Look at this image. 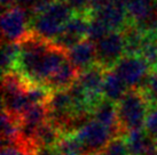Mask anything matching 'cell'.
I'll use <instances>...</instances> for the list:
<instances>
[{"mask_svg":"<svg viewBox=\"0 0 157 155\" xmlns=\"http://www.w3.org/2000/svg\"><path fill=\"white\" fill-rule=\"evenodd\" d=\"M151 108L148 99L140 89H130L117 104L118 119L123 135L144 130V122Z\"/></svg>","mask_w":157,"mask_h":155,"instance_id":"1","label":"cell"},{"mask_svg":"<svg viewBox=\"0 0 157 155\" xmlns=\"http://www.w3.org/2000/svg\"><path fill=\"white\" fill-rule=\"evenodd\" d=\"M74 15L67 2L54 1L44 13L31 18V32L47 41H53L61 34Z\"/></svg>","mask_w":157,"mask_h":155,"instance_id":"2","label":"cell"},{"mask_svg":"<svg viewBox=\"0 0 157 155\" xmlns=\"http://www.w3.org/2000/svg\"><path fill=\"white\" fill-rule=\"evenodd\" d=\"M30 82L16 72L4 74L2 78V106L4 111L20 116L30 105L28 99V88Z\"/></svg>","mask_w":157,"mask_h":155,"instance_id":"3","label":"cell"},{"mask_svg":"<svg viewBox=\"0 0 157 155\" xmlns=\"http://www.w3.org/2000/svg\"><path fill=\"white\" fill-rule=\"evenodd\" d=\"M31 17L25 9L13 6L5 9L1 16V32L4 42L20 43L31 32Z\"/></svg>","mask_w":157,"mask_h":155,"instance_id":"4","label":"cell"},{"mask_svg":"<svg viewBox=\"0 0 157 155\" xmlns=\"http://www.w3.org/2000/svg\"><path fill=\"white\" fill-rule=\"evenodd\" d=\"M87 154H100L113 138L108 128L94 119L82 122L74 131Z\"/></svg>","mask_w":157,"mask_h":155,"instance_id":"5","label":"cell"},{"mask_svg":"<svg viewBox=\"0 0 157 155\" xmlns=\"http://www.w3.org/2000/svg\"><path fill=\"white\" fill-rule=\"evenodd\" d=\"M96 64L105 71L113 70L123 57L126 55L125 39L123 31H111L95 43Z\"/></svg>","mask_w":157,"mask_h":155,"instance_id":"6","label":"cell"},{"mask_svg":"<svg viewBox=\"0 0 157 155\" xmlns=\"http://www.w3.org/2000/svg\"><path fill=\"white\" fill-rule=\"evenodd\" d=\"M113 70L122 78L128 89H140L151 72L147 62L141 56L134 55H125Z\"/></svg>","mask_w":157,"mask_h":155,"instance_id":"7","label":"cell"},{"mask_svg":"<svg viewBox=\"0 0 157 155\" xmlns=\"http://www.w3.org/2000/svg\"><path fill=\"white\" fill-rule=\"evenodd\" d=\"M91 16L85 15H74L66 24L62 33L52 42L57 47L68 52L75 45L87 39V31Z\"/></svg>","mask_w":157,"mask_h":155,"instance_id":"8","label":"cell"},{"mask_svg":"<svg viewBox=\"0 0 157 155\" xmlns=\"http://www.w3.org/2000/svg\"><path fill=\"white\" fill-rule=\"evenodd\" d=\"M105 70L100 65L95 64L88 70L79 73L78 83L83 87L87 94L88 100L91 104L92 112L95 106L103 99V81H105Z\"/></svg>","mask_w":157,"mask_h":155,"instance_id":"9","label":"cell"},{"mask_svg":"<svg viewBox=\"0 0 157 155\" xmlns=\"http://www.w3.org/2000/svg\"><path fill=\"white\" fill-rule=\"evenodd\" d=\"M93 17L105 23L110 31H124L130 25V18L125 2H110L98 8Z\"/></svg>","mask_w":157,"mask_h":155,"instance_id":"10","label":"cell"},{"mask_svg":"<svg viewBox=\"0 0 157 155\" xmlns=\"http://www.w3.org/2000/svg\"><path fill=\"white\" fill-rule=\"evenodd\" d=\"M67 52L70 63L77 69L79 73L96 64L95 43L88 39H84L83 41L75 45Z\"/></svg>","mask_w":157,"mask_h":155,"instance_id":"11","label":"cell"},{"mask_svg":"<svg viewBox=\"0 0 157 155\" xmlns=\"http://www.w3.org/2000/svg\"><path fill=\"white\" fill-rule=\"evenodd\" d=\"M92 116L94 120L100 122L105 128H108L115 138L124 137L121 129V124H119V119H118L117 104L103 98L93 110Z\"/></svg>","mask_w":157,"mask_h":155,"instance_id":"12","label":"cell"},{"mask_svg":"<svg viewBox=\"0 0 157 155\" xmlns=\"http://www.w3.org/2000/svg\"><path fill=\"white\" fill-rule=\"evenodd\" d=\"M79 72L74 65L70 63L69 58L54 72L52 77L48 79L46 88L51 91L68 90L75 82L78 80Z\"/></svg>","mask_w":157,"mask_h":155,"instance_id":"13","label":"cell"},{"mask_svg":"<svg viewBox=\"0 0 157 155\" xmlns=\"http://www.w3.org/2000/svg\"><path fill=\"white\" fill-rule=\"evenodd\" d=\"M130 155H153L157 142L146 134L144 130H136L124 136Z\"/></svg>","mask_w":157,"mask_h":155,"instance_id":"14","label":"cell"},{"mask_svg":"<svg viewBox=\"0 0 157 155\" xmlns=\"http://www.w3.org/2000/svg\"><path fill=\"white\" fill-rule=\"evenodd\" d=\"M128 90L130 89L126 83L113 70L105 71L103 81V98L118 104Z\"/></svg>","mask_w":157,"mask_h":155,"instance_id":"15","label":"cell"},{"mask_svg":"<svg viewBox=\"0 0 157 155\" xmlns=\"http://www.w3.org/2000/svg\"><path fill=\"white\" fill-rule=\"evenodd\" d=\"M1 137L2 146L22 142L21 132V120L17 116L2 110L1 114Z\"/></svg>","mask_w":157,"mask_h":155,"instance_id":"16","label":"cell"},{"mask_svg":"<svg viewBox=\"0 0 157 155\" xmlns=\"http://www.w3.org/2000/svg\"><path fill=\"white\" fill-rule=\"evenodd\" d=\"M62 136H63L62 131L56 125L51 123L49 121H46L36 131V135L33 137V145L36 146V148L38 147L55 148Z\"/></svg>","mask_w":157,"mask_h":155,"instance_id":"17","label":"cell"},{"mask_svg":"<svg viewBox=\"0 0 157 155\" xmlns=\"http://www.w3.org/2000/svg\"><path fill=\"white\" fill-rule=\"evenodd\" d=\"M124 39H125V49L126 55H134L139 56L141 48L144 46V42L147 38V33H144L142 30H140L138 26L130 24L125 30L123 31Z\"/></svg>","mask_w":157,"mask_h":155,"instance_id":"18","label":"cell"},{"mask_svg":"<svg viewBox=\"0 0 157 155\" xmlns=\"http://www.w3.org/2000/svg\"><path fill=\"white\" fill-rule=\"evenodd\" d=\"M20 43L4 42L2 43V57H1V67L4 74L15 72L20 58Z\"/></svg>","mask_w":157,"mask_h":155,"instance_id":"19","label":"cell"},{"mask_svg":"<svg viewBox=\"0 0 157 155\" xmlns=\"http://www.w3.org/2000/svg\"><path fill=\"white\" fill-rule=\"evenodd\" d=\"M56 151L61 155H86V151L77 136L72 134H64L56 145Z\"/></svg>","mask_w":157,"mask_h":155,"instance_id":"20","label":"cell"},{"mask_svg":"<svg viewBox=\"0 0 157 155\" xmlns=\"http://www.w3.org/2000/svg\"><path fill=\"white\" fill-rule=\"evenodd\" d=\"M139 56L147 62L151 71L157 70V39L154 35H147Z\"/></svg>","mask_w":157,"mask_h":155,"instance_id":"21","label":"cell"},{"mask_svg":"<svg viewBox=\"0 0 157 155\" xmlns=\"http://www.w3.org/2000/svg\"><path fill=\"white\" fill-rule=\"evenodd\" d=\"M151 107H157V70L151 71L144 86L140 88Z\"/></svg>","mask_w":157,"mask_h":155,"instance_id":"22","label":"cell"},{"mask_svg":"<svg viewBox=\"0 0 157 155\" xmlns=\"http://www.w3.org/2000/svg\"><path fill=\"white\" fill-rule=\"evenodd\" d=\"M111 31L107 27L105 23H102L100 20L93 17L92 16L91 21H90V25H88L87 31V39L93 41L94 43L99 42L101 39H103L105 35L108 34Z\"/></svg>","mask_w":157,"mask_h":155,"instance_id":"23","label":"cell"},{"mask_svg":"<svg viewBox=\"0 0 157 155\" xmlns=\"http://www.w3.org/2000/svg\"><path fill=\"white\" fill-rule=\"evenodd\" d=\"M36 146L24 140L16 144L2 146L1 155H35Z\"/></svg>","mask_w":157,"mask_h":155,"instance_id":"24","label":"cell"},{"mask_svg":"<svg viewBox=\"0 0 157 155\" xmlns=\"http://www.w3.org/2000/svg\"><path fill=\"white\" fill-rule=\"evenodd\" d=\"M99 155H130L124 137H116L107 145Z\"/></svg>","mask_w":157,"mask_h":155,"instance_id":"25","label":"cell"},{"mask_svg":"<svg viewBox=\"0 0 157 155\" xmlns=\"http://www.w3.org/2000/svg\"><path fill=\"white\" fill-rule=\"evenodd\" d=\"M144 130L149 137L157 142V107H151L149 110Z\"/></svg>","mask_w":157,"mask_h":155,"instance_id":"26","label":"cell"},{"mask_svg":"<svg viewBox=\"0 0 157 155\" xmlns=\"http://www.w3.org/2000/svg\"><path fill=\"white\" fill-rule=\"evenodd\" d=\"M110 2H125V0H91L92 9H93V13L95 12L98 8L102 7L105 4H110Z\"/></svg>","mask_w":157,"mask_h":155,"instance_id":"27","label":"cell"},{"mask_svg":"<svg viewBox=\"0 0 157 155\" xmlns=\"http://www.w3.org/2000/svg\"><path fill=\"white\" fill-rule=\"evenodd\" d=\"M37 0H16V6L21 7V8L25 9L28 13L30 14L32 7L35 6Z\"/></svg>","mask_w":157,"mask_h":155,"instance_id":"28","label":"cell"},{"mask_svg":"<svg viewBox=\"0 0 157 155\" xmlns=\"http://www.w3.org/2000/svg\"><path fill=\"white\" fill-rule=\"evenodd\" d=\"M1 1V6H2V8L5 9H8L10 7H13V6H16V0H0Z\"/></svg>","mask_w":157,"mask_h":155,"instance_id":"29","label":"cell"},{"mask_svg":"<svg viewBox=\"0 0 157 155\" xmlns=\"http://www.w3.org/2000/svg\"><path fill=\"white\" fill-rule=\"evenodd\" d=\"M55 1H61V2H67L68 0H55Z\"/></svg>","mask_w":157,"mask_h":155,"instance_id":"30","label":"cell"},{"mask_svg":"<svg viewBox=\"0 0 157 155\" xmlns=\"http://www.w3.org/2000/svg\"><path fill=\"white\" fill-rule=\"evenodd\" d=\"M153 155H157V146H156V150H155V152H154Z\"/></svg>","mask_w":157,"mask_h":155,"instance_id":"31","label":"cell"},{"mask_svg":"<svg viewBox=\"0 0 157 155\" xmlns=\"http://www.w3.org/2000/svg\"><path fill=\"white\" fill-rule=\"evenodd\" d=\"M86 155H99V154H86Z\"/></svg>","mask_w":157,"mask_h":155,"instance_id":"32","label":"cell"},{"mask_svg":"<svg viewBox=\"0 0 157 155\" xmlns=\"http://www.w3.org/2000/svg\"><path fill=\"white\" fill-rule=\"evenodd\" d=\"M153 1H157V0H153Z\"/></svg>","mask_w":157,"mask_h":155,"instance_id":"33","label":"cell"}]
</instances>
